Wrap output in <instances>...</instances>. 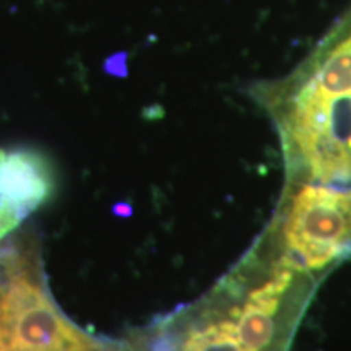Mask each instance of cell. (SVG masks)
<instances>
[{
    "mask_svg": "<svg viewBox=\"0 0 351 351\" xmlns=\"http://www.w3.org/2000/svg\"><path fill=\"white\" fill-rule=\"evenodd\" d=\"M247 93L278 135L285 184L351 195V5L291 72Z\"/></svg>",
    "mask_w": 351,
    "mask_h": 351,
    "instance_id": "cell-1",
    "label": "cell"
},
{
    "mask_svg": "<svg viewBox=\"0 0 351 351\" xmlns=\"http://www.w3.org/2000/svg\"><path fill=\"white\" fill-rule=\"evenodd\" d=\"M56 174L32 148H0V241L51 199Z\"/></svg>",
    "mask_w": 351,
    "mask_h": 351,
    "instance_id": "cell-3",
    "label": "cell"
},
{
    "mask_svg": "<svg viewBox=\"0 0 351 351\" xmlns=\"http://www.w3.org/2000/svg\"><path fill=\"white\" fill-rule=\"evenodd\" d=\"M5 263L0 285V351H127L78 328L52 300L38 263L21 256Z\"/></svg>",
    "mask_w": 351,
    "mask_h": 351,
    "instance_id": "cell-2",
    "label": "cell"
}]
</instances>
